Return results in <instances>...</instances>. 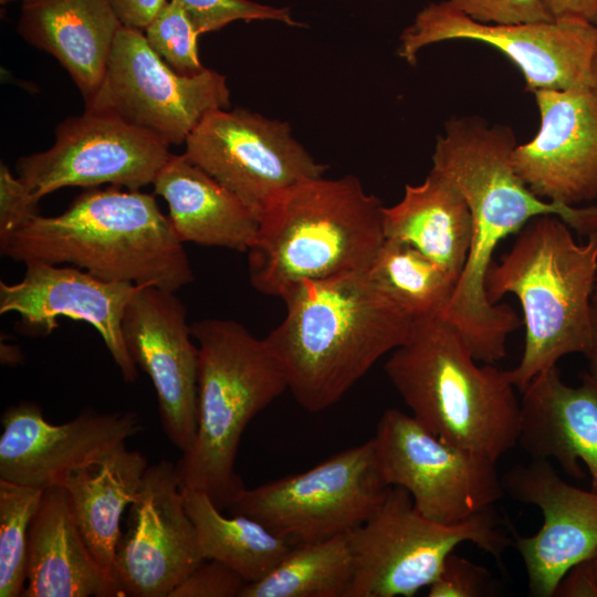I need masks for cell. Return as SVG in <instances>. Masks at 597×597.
Segmentation results:
<instances>
[{
  "mask_svg": "<svg viewBox=\"0 0 597 597\" xmlns=\"http://www.w3.org/2000/svg\"><path fill=\"white\" fill-rule=\"evenodd\" d=\"M516 145L511 127L461 116L447 121L432 154L431 169L459 189L473 222L468 260L440 316L457 328L473 357L486 364L505 357L507 336L521 324L509 304L486 297L485 276L499 243L542 214L559 217L586 238L597 231V206H565L531 191L512 164Z\"/></svg>",
  "mask_w": 597,
  "mask_h": 597,
  "instance_id": "6da1fadb",
  "label": "cell"
},
{
  "mask_svg": "<svg viewBox=\"0 0 597 597\" xmlns=\"http://www.w3.org/2000/svg\"><path fill=\"white\" fill-rule=\"evenodd\" d=\"M285 315L265 341L298 405L318 412L338 402L386 354L413 320L367 270L303 281L282 297Z\"/></svg>",
  "mask_w": 597,
  "mask_h": 597,
  "instance_id": "7a4b0ae2",
  "label": "cell"
},
{
  "mask_svg": "<svg viewBox=\"0 0 597 597\" xmlns=\"http://www.w3.org/2000/svg\"><path fill=\"white\" fill-rule=\"evenodd\" d=\"M182 244L151 195L112 186L78 195L57 216L38 214L0 250L17 262L67 263L105 281L176 292L193 281Z\"/></svg>",
  "mask_w": 597,
  "mask_h": 597,
  "instance_id": "3957f363",
  "label": "cell"
},
{
  "mask_svg": "<svg viewBox=\"0 0 597 597\" xmlns=\"http://www.w3.org/2000/svg\"><path fill=\"white\" fill-rule=\"evenodd\" d=\"M384 208L353 175L285 188L259 214L247 252L251 285L282 297L303 281L366 271L386 239Z\"/></svg>",
  "mask_w": 597,
  "mask_h": 597,
  "instance_id": "277c9868",
  "label": "cell"
},
{
  "mask_svg": "<svg viewBox=\"0 0 597 597\" xmlns=\"http://www.w3.org/2000/svg\"><path fill=\"white\" fill-rule=\"evenodd\" d=\"M476 362L457 328L434 315L413 320L384 369L425 429L498 462L517 443L521 400L506 370Z\"/></svg>",
  "mask_w": 597,
  "mask_h": 597,
  "instance_id": "5b68a950",
  "label": "cell"
},
{
  "mask_svg": "<svg viewBox=\"0 0 597 597\" xmlns=\"http://www.w3.org/2000/svg\"><path fill=\"white\" fill-rule=\"evenodd\" d=\"M597 275V231L577 243L559 217L532 218L512 248L485 276L488 300L505 294L521 303L525 345L520 363L506 370L521 392L538 374L569 354H586L591 341V298Z\"/></svg>",
  "mask_w": 597,
  "mask_h": 597,
  "instance_id": "8992f818",
  "label": "cell"
},
{
  "mask_svg": "<svg viewBox=\"0 0 597 597\" xmlns=\"http://www.w3.org/2000/svg\"><path fill=\"white\" fill-rule=\"evenodd\" d=\"M190 331L198 346V427L176 469L181 489L206 493L222 511L244 488L235 460L247 426L287 383L265 338L239 322L205 318Z\"/></svg>",
  "mask_w": 597,
  "mask_h": 597,
  "instance_id": "52a82bcc",
  "label": "cell"
},
{
  "mask_svg": "<svg viewBox=\"0 0 597 597\" xmlns=\"http://www.w3.org/2000/svg\"><path fill=\"white\" fill-rule=\"evenodd\" d=\"M346 538L352 579L345 597H412L437 578L459 544L471 542L496 561L513 544L493 506L459 524H439L422 516L399 486H390Z\"/></svg>",
  "mask_w": 597,
  "mask_h": 597,
  "instance_id": "ba28073f",
  "label": "cell"
},
{
  "mask_svg": "<svg viewBox=\"0 0 597 597\" xmlns=\"http://www.w3.org/2000/svg\"><path fill=\"white\" fill-rule=\"evenodd\" d=\"M389 488L371 438L304 472L244 486L229 509L296 545L346 534L374 513Z\"/></svg>",
  "mask_w": 597,
  "mask_h": 597,
  "instance_id": "9c48e42d",
  "label": "cell"
},
{
  "mask_svg": "<svg viewBox=\"0 0 597 597\" xmlns=\"http://www.w3.org/2000/svg\"><path fill=\"white\" fill-rule=\"evenodd\" d=\"M230 106L227 77L205 69L172 70L140 30L121 27L96 92L85 111L115 116L166 144L185 143L210 113Z\"/></svg>",
  "mask_w": 597,
  "mask_h": 597,
  "instance_id": "30bf717a",
  "label": "cell"
},
{
  "mask_svg": "<svg viewBox=\"0 0 597 597\" xmlns=\"http://www.w3.org/2000/svg\"><path fill=\"white\" fill-rule=\"evenodd\" d=\"M373 439L385 483L408 491L430 521L462 523L505 494L496 462L440 440L412 415L386 409Z\"/></svg>",
  "mask_w": 597,
  "mask_h": 597,
  "instance_id": "8fae6325",
  "label": "cell"
},
{
  "mask_svg": "<svg viewBox=\"0 0 597 597\" xmlns=\"http://www.w3.org/2000/svg\"><path fill=\"white\" fill-rule=\"evenodd\" d=\"M450 40L478 41L494 46L519 67L532 93L594 83L591 69L597 25L584 20L482 23L449 1L432 2L402 31L397 54L416 65L423 48Z\"/></svg>",
  "mask_w": 597,
  "mask_h": 597,
  "instance_id": "7c38bea8",
  "label": "cell"
},
{
  "mask_svg": "<svg viewBox=\"0 0 597 597\" xmlns=\"http://www.w3.org/2000/svg\"><path fill=\"white\" fill-rule=\"evenodd\" d=\"M185 144V155L258 219L280 191L327 169L294 137L289 123L245 108L208 114Z\"/></svg>",
  "mask_w": 597,
  "mask_h": 597,
  "instance_id": "4fadbf2b",
  "label": "cell"
},
{
  "mask_svg": "<svg viewBox=\"0 0 597 597\" xmlns=\"http://www.w3.org/2000/svg\"><path fill=\"white\" fill-rule=\"evenodd\" d=\"M168 146L115 116L86 112L61 122L48 150L20 157L18 177L40 200L63 187L112 184L139 190L170 157Z\"/></svg>",
  "mask_w": 597,
  "mask_h": 597,
  "instance_id": "5bb4252c",
  "label": "cell"
},
{
  "mask_svg": "<svg viewBox=\"0 0 597 597\" xmlns=\"http://www.w3.org/2000/svg\"><path fill=\"white\" fill-rule=\"evenodd\" d=\"M203 561L176 464L163 459L148 465L116 547L122 595L169 597Z\"/></svg>",
  "mask_w": 597,
  "mask_h": 597,
  "instance_id": "9a60e30c",
  "label": "cell"
},
{
  "mask_svg": "<svg viewBox=\"0 0 597 597\" xmlns=\"http://www.w3.org/2000/svg\"><path fill=\"white\" fill-rule=\"evenodd\" d=\"M122 329L129 355L156 390L165 434L186 452L198 427V346L186 306L175 292L139 285L125 308Z\"/></svg>",
  "mask_w": 597,
  "mask_h": 597,
  "instance_id": "2e32d148",
  "label": "cell"
},
{
  "mask_svg": "<svg viewBox=\"0 0 597 597\" xmlns=\"http://www.w3.org/2000/svg\"><path fill=\"white\" fill-rule=\"evenodd\" d=\"M502 484L513 500L543 514L535 534L513 531L512 545L523 559L530 595L553 597L565 574L597 552V492L567 483L541 459L512 467Z\"/></svg>",
  "mask_w": 597,
  "mask_h": 597,
  "instance_id": "e0dca14e",
  "label": "cell"
},
{
  "mask_svg": "<svg viewBox=\"0 0 597 597\" xmlns=\"http://www.w3.org/2000/svg\"><path fill=\"white\" fill-rule=\"evenodd\" d=\"M0 479L46 489L74 470L98 459L143 429L134 411H82L71 421L54 425L41 407L22 401L1 417Z\"/></svg>",
  "mask_w": 597,
  "mask_h": 597,
  "instance_id": "ac0fdd59",
  "label": "cell"
},
{
  "mask_svg": "<svg viewBox=\"0 0 597 597\" xmlns=\"http://www.w3.org/2000/svg\"><path fill=\"white\" fill-rule=\"evenodd\" d=\"M540 128L512 164L542 199L575 207L597 198V85L533 92Z\"/></svg>",
  "mask_w": 597,
  "mask_h": 597,
  "instance_id": "d6986e66",
  "label": "cell"
},
{
  "mask_svg": "<svg viewBox=\"0 0 597 597\" xmlns=\"http://www.w3.org/2000/svg\"><path fill=\"white\" fill-rule=\"evenodd\" d=\"M23 277L13 284L0 282V314L17 313L23 328L48 335L60 317L83 321L102 337L126 383L138 377L122 329L125 308L139 285L102 280L70 265L28 261Z\"/></svg>",
  "mask_w": 597,
  "mask_h": 597,
  "instance_id": "ffe728a7",
  "label": "cell"
},
{
  "mask_svg": "<svg viewBox=\"0 0 597 597\" xmlns=\"http://www.w3.org/2000/svg\"><path fill=\"white\" fill-rule=\"evenodd\" d=\"M522 395L517 443L532 459H554L576 479L584 476L583 461L597 492V383L585 373L579 386L566 385L555 366Z\"/></svg>",
  "mask_w": 597,
  "mask_h": 597,
  "instance_id": "44dd1931",
  "label": "cell"
},
{
  "mask_svg": "<svg viewBox=\"0 0 597 597\" xmlns=\"http://www.w3.org/2000/svg\"><path fill=\"white\" fill-rule=\"evenodd\" d=\"M22 597H118L117 583L100 566L76 523L64 486L43 490L29 532Z\"/></svg>",
  "mask_w": 597,
  "mask_h": 597,
  "instance_id": "7402d4cb",
  "label": "cell"
},
{
  "mask_svg": "<svg viewBox=\"0 0 597 597\" xmlns=\"http://www.w3.org/2000/svg\"><path fill=\"white\" fill-rule=\"evenodd\" d=\"M18 31L69 72L84 100L103 78L122 27L108 0H21Z\"/></svg>",
  "mask_w": 597,
  "mask_h": 597,
  "instance_id": "603a6c76",
  "label": "cell"
},
{
  "mask_svg": "<svg viewBox=\"0 0 597 597\" xmlns=\"http://www.w3.org/2000/svg\"><path fill=\"white\" fill-rule=\"evenodd\" d=\"M153 185L182 243L248 252L254 242L258 216L185 154L170 155Z\"/></svg>",
  "mask_w": 597,
  "mask_h": 597,
  "instance_id": "cb8c5ba5",
  "label": "cell"
},
{
  "mask_svg": "<svg viewBox=\"0 0 597 597\" xmlns=\"http://www.w3.org/2000/svg\"><path fill=\"white\" fill-rule=\"evenodd\" d=\"M384 234L412 245L459 280L470 252L472 216L459 189L431 169L423 182L406 185L398 203L384 208Z\"/></svg>",
  "mask_w": 597,
  "mask_h": 597,
  "instance_id": "d4e9b609",
  "label": "cell"
},
{
  "mask_svg": "<svg viewBox=\"0 0 597 597\" xmlns=\"http://www.w3.org/2000/svg\"><path fill=\"white\" fill-rule=\"evenodd\" d=\"M147 467V459L139 451L127 449L124 442L74 470L60 484L69 494L90 551L114 580L121 519L134 502Z\"/></svg>",
  "mask_w": 597,
  "mask_h": 597,
  "instance_id": "484cf974",
  "label": "cell"
},
{
  "mask_svg": "<svg viewBox=\"0 0 597 597\" xmlns=\"http://www.w3.org/2000/svg\"><path fill=\"white\" fill-rule=\"evenodd\" d=\"M182 493L203 558L228 565L247 583L265 577L294 546L249 516H224L201 491L182 489Z\"/></svg>",
  "mask_w": 597,
  "mask_h": 597,
  "instance_id": "4316f807",
  "label": "cell"
},
{
  "mask_svg": "<svg viewBox=\"0 0 597 597\" xmlns=\"http://www.w3.org/2000/svg\"><path fill=\"white\" fill-rule=\"evenodd\" d=\"M352 579L346 534L294 545L265 577L240 597H345Z\"/></svg>",
  "mask_w": 597,
  "mask_h": 597,
  "instance_id": "83f0119b",
  "label": "cell"
},
{
  "mask_svg": "<svg viewBox=\"0 0 597 597\" xmlns=\"http://www.w3.org/2000/svg\"><path fill=\"white\" fill-rule=\"evenodd\" d=\"M369 277L412 320L442 315L458 280L412 245L385 239Z\"/></svg>",
  "mask_w": 597,
  "mask_h": 597,
  "instance_id": "f1b7e54d",
  "label": "cell"
},
{
  "mask_svg": "<svg viewBox=\"0 0 597 597\" xmlns=\"http://www.w3.org/2000/svg\"><path fill=\"white\" fill-rule=\"evenodd\" d=\"M42 495V489L0 479V597L22 595L29 532Z\"/></svg>",
  "mask_w": 597,
  "mask_h": 597,
  "instance_id": "f546056e",
  "label": "cell"
},
{
  "mask_svg": "<svg viewBox=\"0 0 597 597\" xmlns=\"http://www.w3.org/2000/svg\"><path fill=\"white\" fill-rule=\"evenodd\" d=\"M151 49L177 73L195 75L206 67L197 48L195 31L179 4L170 0L145 29Z\"/></svg>",
  "mask_w": 597,
  "mask_h": 597,
  "instance_id": "4dcf8cb0",
  "label": "cell"
},
{
  "mask_svg": "<svg viewBox=\"0 0 597 597\" xmlns=\"http://www.w3.org/2000/svg\"><path fill=\"white\" fill-rule=\"evenodd\" d=\"M185 12L195 31L200 35L220 30L227 24L243 20H272L291 27H305L296 21L289 8H279L250 0H174Z\"/></svg>",
  "mask_w": 597,
  "mask_h": 597,
  "instance_id": "1f68e13d",
  "label": "cell"
},
{
  "mask_svg": "<svg viewBox=\"0 0 597 597\" xmlns=\"http://www.w3.org/2000/svg\"><path fill=\"white\" fill-rule=\"evenodd\" d=\"M490 572L472 561L450 553L437 578L428 586L429 597H481L492 591Z\"/></svg>",
  "mask_w": 597,
  "mask_h": 597,
  "instance_id": "d6a6232c",
  "label": "cell"
},
{
  "mask_svg": "<svg viewBox=\"0 0 597 597\" xmlns=\"http://www.w3.org/2000/svg\"><path fill=\"white\" fill-rule=\"evenodd\" d=\"M455 9L482 23L513 24L553 21L544 0H448Z\"/></svg>",
  "mask_w": 597,
  "mask_h": 597,
  "instance_id": "836d02e7",
  "label": "cell"
},
{
  "mask_svg": "<svg viewBox=\"0 0 597 597\" xmlns=\"http://www.w3.org/2000/svg\"><path fill=\"white\" fill-rule=\"evenodd\" d=\"M247 584L228 565L216 559H205L169 597H240Z\"/></svg>",
  "mask_w": 597,
  "mask_h": 597,
  "instance_id": "e575fe53",
  "label": "cell"
},
{
  "mask_svg": "<svg viewBox=\"0 0 597 597\" xmlns=\"http://www.w3.org/2000/svg\"><path fill=\"white\" fill-rule=\"evenodd\" d=\"M40 199L14 177L7 165L0 166V247L23 224L39 214Z\"/></svg>",
  "mask_w": 597,
  "mask_h": 597,
  "instance_id": "d590c367",
  "label": "cell"
},
{
  "mask_svg": "<svg viewBox=\"0 0 597 597\" xmlns=\"http://www.w3.org/2000/svg\"><path fill=\"white\" fill-rule=\"evenodd\" d=\"M123 27L145 30L167 0H108Z\"/></svg>",
  "mask_w": 597,
  "mask_h": 597,
  "instance_id": "8d00e7d4",
  "label": "cell"
},
{
  "mask_svg": "<svg viewBox=\"0 0 597 597\" xmlns=\"http://www.w3.org/2000/svg\"><path fill=\"white\" fill-rule=\"evenodd\" d=\"M554 20L579 19L597 25V0H544Z\"/></svg>",
  "mask_w": 597,
  "mask_h": 597,
  "instance_id": "74e56055",
  "label": "cell"
},
{
  "mask_svg": "<svg viewBox=\"0 0 597 597\" xmlns=\"http://www.w3.org/2000/svg\"><path fill=\"white\" fill-rule=\"evenodd\" d=\"M585 356L588 359V375L597 383V302L591 301V341Z\"/></svg>",
  "mask_w": 597,
  "mask_h": 597,
  "instance_id": "f35d334b",
  "label": "cell"
},
{
  "mask_svg": "<svg viewBox=\"0 0 597 597\" xmlns=\"http://www.w3.org/2000/svg\"><path fill=\"white\" fill-rule=\"evenodd\" d=\"M0 358L2 364L11 366L19 365L23 362V355L20 348L6 343H1Z\"/></svg>",
  "mask_w": 597,
  "mask_h": 597,
  "instance_id": "ab89813d",
  "label": "cell"
},
{
  "mask_svg": "<svg viewBox=\"0 0 597 597\" xmlns=\"http://www.w3.org/2000/svg\"><path fill=\"white\" fill-rule=\"evenodd\" d=\"M591 76H593L594 84L597 85V44H596L594 60H593Z\"/></svg>",
  "mask_w": 597,
  "mask_h": 597,
  "instance_id": "60d3db41",
  "label": "cell"
},
{
  "mask_svg": "<svg viewBox=\"0 0 597 597\" xmlns=\"http://www.w3.org/2000/svg\"><path fill=\"white\" fill-rule=\"evenodd\" d=\"M591 301H596V302H597V275H596L595 287H594V293H593V298H591Z\"/></svg>",
  "mask_w": 597,
  "mask_h": 597,
  "instance_id": "b9f144b4",
  "label": "cell"
},
{
  "mask_svg": "<svg viewBox=\"0 0 597 597\" xmlns=\"http://www.w3.org/2000/svg\"><path fill=\"white\" fill-rule=\"evenodd\" d=\"M590 559H591V562L594 564V567L596 569V573H597V552L593 556H590Z\"/></svg>",
  "mask_w": 597,
  "mask_h": 597,
  "instance_id": "7bdbcfd3",
  "label": "cell"
},
{
  "mask_svg": "<svg viewBox=\"0 0 597 597\" xmlns=\"http://www.w3.org/2000/svg\"><path fill=\"white\" fill-rule=\"evenodd\" d=\"M11 1H15V0H0V3H1L2 6H4V4H8V3L11 2ZM20 1H21V0H20Z\"/></svg>",
  "mask_w": 597,
  "mask_h": 597,
  "instance_id": "ee69618b",
  "label": "cell"
}]
</instances>
